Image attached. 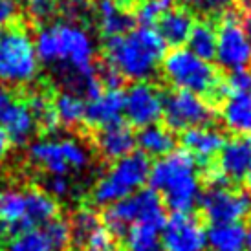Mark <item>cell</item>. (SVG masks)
<instances>
[{
	"instance_id": "cell-1",
	"label": "cell",
	"mask_w": 251,
	"mask_h": 251,
	"mask_svg": "<svg viewBox=\"0 0 251 251\" xmlns=\"http://www.w3.org/2000/svg\"><path fill=\"white\" fill-rule=\"evenodd\" d=\"M39 63L50 66L66 90L90 99L103 86L94 57L98 51L92 33L74 21L44 24L33 37Z\"/></svg>"
},
{
	"instance_id": "cell-2",
	"label": "cell",
	"mask_w": 251,
	"mask_h": 251,
	"mask_svg": "<svg viewBox=\"0 0 251 251\" xmlns=\"http://www.w3.org/2000/svg\"><path fill=\"white\" fill-rule=\"evenodd\" d=\"M167 44L151 26L130 28L118 37H110L103 55L108 72L132 83L149 81L160 70Z\"/></svg>"
},
{
	"instance_id": "cell-3",
	"label": "cell",
	"mask_w": 251,
	"mask_h": 251,
	"mask_svg": "<svg viewBox=\"0 0 251 251\" xmlns=\"http://www.w3.org/2000/svg\"><path fill=\"white\" fill-rule=\"evenodd\" d=\"M149 183L175 213H189L202 198L198 165L185 151H173L151 165Z\"/></svg>"
},
{
	"instance_id": "cell-4",
	"label": "cell",
	"mask_w": 251,
	"mask_h": 251,
	"mask_svg": "<svg viewBox=\"0 0 251 251\" xmlns=\"http://www.w3.org/2000/svg\"><path fill=\"white\" fill-rule=\"evenodd\" d=\"M41 63L35 42L21 24L0 28V84L6 88H24L37 81Z\"/></svg>"
},
{
	"instance_id": "cell-5",
	"label": "cell",
	"mask_w": 251,
	"mask_h": 251,
	"mask_svg": "<svg viewBox=\"0 0 251 251\" xmlns=\"http://www.w3.org/2000/svg\"><path fill=\"white\" fill-rule=\"evenodd\" d=\"M163 77L175 90L191 92L196 96L222 94L220 75L211 61L195 55L187 48H175L161 61Z\"/></svg>"
},
{
	"instance_id": "cell-6",
	"label": "cell",
	"mask_w": 251,
	"mask_h": 251,
	"mask_svg": "<svg viewBox=\"0 0 251 251\" xmlns=\"http://www.w3.org/2000/svg\"><path fill=\"white\" fill-rule=\"evenodd\" d=\"M149 173H151V161L145 154L130 152L125 158H119L98 180L92 191L94 202L108 207L112 203L134 195L149 181Z\"/></svg>"
},
{
	"instance_id": "cell-7",
	"label": "cell",
	"mask_w": 251,
	"mask_h": 251,
	"mask_svg": "<svg viewBox=\"0 0 251 251\" xmlns=\"http://www.w3.org/2000/svg\"><path fill=\"white\" fill-rule=\"evenodd\" d=\"M28 158L51 176H66L90 165L88 147L77 138H42L28 149Z\"/></svg>"
},
{
	"instance_id": "cell-8",
	"label": "cell",
	"mask_w": 251,
	"mask_h": 251,
	"mask_svg": "<svg viewBox=\"0 0 251 251\" xmlns=\"http://www.w3.org/2000/svg\"><path fill=\"white\" fill-rule=\"evenodd\" d=\"M105 224L106 229L118 237H123L128 227L140 224L163 227L165 224L163 202L152 189H140L134 195L108 205L105 213Z\"/></svg>"
},
{
	"instance_id": "cell-9",
	"label": "cell",
	"mask_w": 251,
	"mask_h": 251,
	"mask_svg": "<svg viewBox=\"0 0 251 251\" xmlns=\"http://www.w3.org/2000/svg\"><path fill=\"white\" fill-rule=\"evenodd\" d=\"M215 59L220 68L231 72H242L251 66V41L242 28V21L235 15H226L216 28Z\"/></svg>"
},
{
	"instance_id": "cell-10",
	"label": "cell",
	"mask_w": 251,
	"mask_h": 251,
	"mask_svg": "<svg viewBox=\"0 0 251 251\" xmlns=\"http://www.w3.org/2000/svg\"><path fill=\"white\" fill-rule=\"evenodd\" d=\"M171 130H189L195 126L209 125L213 119V106L191 92L175 90L163 96V116Z\"/></svg>"
},
{
	"instance_id": "cell-11",
	"label": "cell",
	"mask_w": 251,
	"mask_h": 251,
	"mask_svg": "<svg viewBox=\"0 0 251 251\" xmlns=\"http://www.w3.org/2000/svg\"><path fill=\"white\" fill-rule=\"evenodd\" d=\"M123 114L138 128L156 125L163 116V94L147 81L132 83L123 92Z\"/></svg>"
},
{
	"instance_id": "cell-12",
	"label": "cell",
	"mask_w": 251,
	"mask_h": 251,
	"mask_svg": "<svg viewBox=\"0 0 251 251\" xmlns=\"http://www.w3.org/2000/svg\"><path fill=\"white\" fill-rule=\"evenodd\" d=\"M203 216L211 224L242 222L251 215V198L246 193L231 191L229 187L209 189L200 198Z\"/></svg>"
},
{
	"instance_id": "cell-13",
	"label": "cell",
	"mask_w": 251,
	"mask_h": 251,
	"mask_svg": "<svg viewBox=\"0 0 251 251\" xmlns=\"http://www.w3.org/2000/svg\"><path fill=\"white\" fill-rule=\"evenodd\" d=\"M163 251H205V229L196 216L175 213L161 227Z\"/></svg>"
},
{
	"instance_id": "cell-14",
	"label": "cell",
	"mask_w": 251,
	"mask_h": 251,
	"mask_svg": "<svg viewBox=\"0 0 251 251\" xmlns=\"http://www.w3.org/2000/svg\"><path fill=\"white\" fill-rule=\"evenodd\" d=\"M123 116V90L119 86H106L86 101L84 121L90 126H103L119 123Z\"/></svg>"
},
{
	"instance_id": "cell-15",
	"label": "cell",
	"mask_w": 251,
	"mask_h": 251,
	"mask_svg": "<svg viewBox=\"0 0 251 251\" xmlns=\"http://www.w3.org/2000/svg\"><path fill=\"white\" fill-rule=\"evenodd\" d=\"M218 169L227 180H242L251 171V136H235L220 151Z\"/></svg>"
},
{
	"instance_id": "cell-16",
	"label": "cell",
	"mask_w": 251,
	"mask_h": 251,
	"mask_svg": "<svg viewBox=\"0 0 251 251\" xmlns=\"http://www.w3.org/2000/svg\"><path fill=\"white\" fill-rule=\"evenodd\" d=\"M96 147L106 160H119L134 152L136 147V134L125 123H114V125L99 128L96 136Z\"/></svg>"
},
{
	"instance_id": "cell-17",
	"label": "cell",
	"mask_w": 251,
	"mask_h": 251,
	"mask_svg": "<svg viewBox=\"0 0 251 251\" xmlns=\"http://www.w3.org/2000/svg\"><path fill=\"white\" fill-rule=\"evenodd\" d=\"M0 229L11 237L29 229L26 193L19 189H6L0 193Z\"/></svg>"
},
{
	"instance_id": "cell-18",
	"label": "cell",
	"mask_w": 251,
	"mask_h": 251,
	"mask_svg": "<svg viewBox=\"0 0 251 251\" xmlns=\"http://www.w3.org/2000/svg\"><path fill=\"white\" fill-rule=\"evenodd\" d=\"M181 143L185 147V152L191 154L195 160L209 161L213 156H216L222 151L226 140L218 128L203 125L185 130Z\"/></svg>"
},
{
	"instance_id": "cell-19",
	"label": "cell",
	"mask_w": 251,
	"mask_h": 251,
	"mask_svg": "<svg viewBox=\"0 0 251 251\" xmlns=\"http://www.w3.org/2000/svg\"><path fill=\"white\" fill-rule=\"evenodd\" d=\"M220 116L227 130L237 136H251V90L226 94Z\"/></svg>"
},
{
	"instance_id": "cell-20",
	"label": "cell",
	"mask_w": 251,
	"mask_h": 251,
	"mask_svg": "<svg viewBox=\"0 0 251 251\" xmlns=\"http://www.w3.org/2000/svg\"><path fill=\"white\" fill-rule=\"evenodd\" d=\"M0 126L7 134L9 141H13L17 145H22L35 134L37 123L31 110H29L28 103H22V101L15 99L11 106L0 118Z\"/></svg>"
},
{
	"instance_id": "cell-21",
	"label": "cell",
	"mask_w": 251,
	"mask_h": 251,
	"mask_svg": "<svg viewBox=\"0 0 251 251\" xmlns=\"http://www.w3.org/2000/svg\"><path fill=\"white\" fill-rule=\"evenodd\" d=\"M96 22H98L99 31L110 39L125 33L132 28V15L126 11L125 7L118 4L116 0H96Z\"/></svg>"
},
{
	"instance_id": "cell-22",
	"label": "cell",
	"mask_w": 251,
	"mask_h": 251,
	"mask_svg": "<svg viewBox=\"0 0 251 251\" xmlns=\"http://www.w3.org/2000/svg\"><path fill=\"white\" fill-rule=\"evenodd\" d=\"M195 26L193 13H189L183 7H171L167 13L158 21V33L165 44L180 48L189 39V33Z\"/></svg>"
},
{
	"instance_id": "cell-23",
	"label": "cell",
	"mask_w": 251,
	"mask_h": 251,
	"mask_svg": "<svg viewBox=\"0 0 251 251\" xmlns=\"http://www.w3.org/2000/svg\"><path fill=\"white\" fill-rule=\"evenodd\" d=\"M205 244L209 251H246V227L240 222L211 224Z\"/></svg>"
},
{
	"instance_id": "cell-24",
	"label": "cell",
	"mask_w": 251,
	"mask_h": 251,
	"mask_svg": "<svg viewBox=\"0 0 251 251\" xmlns=\"http://www.w3.org/2000/svg\"><path fill=\"white\" fill-rule=\"evenodd\" d=\"M136 145L141 149V154L161 158L175 151L176 138L167 126L151 125L140 130V134L136 136Z\"/></svg>"
},
{
	"instance_id": "cell-25",
	"label": "cell",
	"mask_w": 251,
	"mask_h": 251,
	"mask_svg": "<svg viewBox=\"0 0 251 251\" xmlns=\"http://www.w3.org/2000/svg\"><path fill=\"white\" fill-rule=\"evenodd\" d=\"M84 110H86V103L75 92L63 90L53 99V112H55L57 123L66 128L81 125L84 121Z\"/></svg>"
},
{
	"instance_id": "cell-26",
	"label": "cell",
	"mask_w": 251,
	"mask_h": 251,
	"mask_svg": "<svg viewBox=\"0 0 251 251\" xmlns=\"http://www.w3.org/2000/svg\"><path fill=\"white\" fill-rule=\"evenodd\" d=\"M26 203H28V227H39L57 218V202L46 191L29 189L26 191Z\"/></svg>"
},
{
	"instance_id": "cell-27",
	"label": "cell",
	"mask_w": 251,
	"mask_h": 251,
	"mask_svg": "<svg viewBox=\"0 0 251 251\" xmlns=\"http://www.w3.org/2000/svg\"><path fill=\"white\" fill-rule=\"evenodd\" d=\"M161 227L149 226V224H140L132 226L125 231L123 242H125L126 251H163L161 248Z\"/></svg>"
},
{
	"instance_id": "cell-28",
	"label": "cell",
	"mask_w": 251,
	"mask_h": 251,
	"mask_svg": "<svg viewBox=\"0 0 251 251\" xmlns=\"http://www.w3.org/2000/svg\"><path fill=\"white\" fill-rule=\"evenodd\" d=\"M187 50H191L195 55L202 57L205 61L215 59V50H216V28L213 22L209 21H200L195 22V26L191 29L187 39Z\"/></svg>"
},
{
	"instance_id": "cell-29",
	"label": "cell",
	"mask_w": 251,
	"mask_h": 251,
	"mask_svg": "<svg viewBox=\"0 0 251 251\" xmlns=\"http://www.w3.org/2000/svg\"><path fill=\"white\" fill-rule=\"evenodd\" d=\"M6 251H59L53 240L50 237L48 229L33 227V229L22 231L19 235H13L6 246Z\"/></svg>"
},
{
	"instance_id": "cell-30",
	"label": "cell",
	"mask_w": 251,
	"mask_h": 251,
	"mask_svg": "<svg viewBox=\"0 0 251 251\" xmlns=\"http://www.w3.org/2000/svg\"><path fill=\"white\" fill-rule=\"evenodd\" d=\"M99 227H101L99 216L92 209H88V207L79 209L75 215L72 216V224H70L72 237L75 238L77 242H81V244H88V240L92 238V235H94Z\"/></svg>"
},
{
	"instance_id": "cell-31",
	"label": "cell",
	"mask_w": 251,
	"mask_h": 251,
	"mask_svg": "<svg viewBox=\"0 0 251 251\" xmlns=\"http://www.w3.org/2000/svg\"><path fill=\"white\" fill-rule=\"evenodd\" d=\"M28 106L33 118H35V123L41 125L44 130H55L59 123H57L55 112H53V101H50V98L42 92H37L33 94L28 101Z\"/></svg>"
},
{
	"instance_id": "cell-32",
	"label": "cell",
	"mask_w": 251,
	"mask_h": 251,
	"mask_svg": "<svg viewBox=\"0 0 251 251\" xmlns=\"http://www.w3.org/2000/svg\"><path fill=\"white\" fill-rule=\"evenodd\" d=\"M173 7V0H141L136 13L143 26H151L158 22Z\"/></svg>"
},
{
	"instance_id": "cell-33",
	"label": "cell",
	"mask_w": 251,
	"mask_h": 251,
	"mask_svg": "<svg viewBox=\"0 0 251 251\" xmlns=\"http://www.w3.org/2000/svg\"><path fill=\"white\" fill-rule=\"evenodd\" d=\"M46 193L53 200L55 198H68L74 193V187H72V181L68 180V176H50L46 181Z\"/></svg>"
},
{
	"instance_id": "cell-34",
	"label": "cell",
	"mask_w": 251,
	"mask_h": 251,
	"mask_svg": "<svg viewBox=\"0 0 251 251\" xmlns=\"http://www.w3.org/2000/svg\"><path fill=\"white\" fill-rule=\"evenodd\" d=\"M251 90V74L248 70L231 72L227 81L224 83L226 94H235V92H250Z\"/></svg>"
},
{
	"instance_id": "cell-35",
	"label": "cell",
	"mask_w": 251,
	"mask_h": 251,
	"mask_svg": "<svg viewBox=\"0 0 251 251\" xmlns=\"http://www.w3.org/2000/svg\"><path fill=\"white\" fill-rule=\"evenodd\" d=\"M24 4H26V9H28V13L33 17V19H48L51 17V13L55 11V4H53V0H24Z\"/></svg>"
},
{
	"instance_id": "cell-36",
	"label": "cell",
	"mask_w": 251,
	"mask_h": 251,
	"mask_svg": "<svg viewBox=\"0 0 251 251\" xmlns=\"http://www.w3.org/2000/svg\"><path fill=\"white\" fill-rule=\"evenodd\" d=\"M195 4L202 13L222 15L235 6V0H195Z\"/></svg>"
},
{
	"instance_id": "cell-37",
	"label": "cell",
	"mask_w": 251,
	"mask_h": 251,
	"mask_svg": "<svg viewBox=\"0 0 251 251\" xmlns=\"http://www.w3.org/2000/svg\"><path fill=\"white\" fill-rule=\"evenodd\" d=\"M17 11H19V6L15 0H0V28L11 24Z\"/></svg>"
},
{
	"instance_id": "cell-38",
	"label": "cell",
	"mask_w": 251,
	"mask_h": 251,
	"mask_svg": "<svg viewBox=\"0 0 251 251\" xmlns=\"http://www.w3.org/2000/svg\"><path fill=\"white\" fill-rule=\"evenodd\" d=\"M207 181L211 183V189H216V187H227V183H229V180L226 178V175H224L220 169H211L209 173H207Z\"/></svg>"
},
{
	"instance_id": "cell-39",
	"label": "cell",
	"mask_w": 251,
	"mask_h": 251,
	"mask_svg": "<svg viewBox=\"0 0 251 251\" xmlns=\"http://www.w3.org/2000/svg\"><path fill=\"white\" fill-rule=\"evenodd\" d=\"M13 101H15V98H13V94H11V90L0 84V118L4 116V112L11 106Z\"/></svg>"
},
{
	"instance_id": "cell-40",
	"label": "cell",
	"mask_w": 251,
	"mask_h": 251,
	"mask_svg": "<svg viewBox=\"0 0 251 251\" xmlns=\"http://www.w3.org/2000/svg\"><path fill=\"white\" fill-rule=\"evenodd\" d=\"M9 147H11V141H9V138H7V134L4 132V128L0 126V161L7 156Z\"/></svg>"
},
{
	"instance_id": "cell-41",
	"label": "cell",
	"mask_w": 251,
	"mask_h": 251,
	"mask_svg": "<svg viewBox=\"0 0 251 251\" xmlns=\"http://www.w3.org/2000/svg\"><path fill=\"white\" fill-rule=\"evenodd\" d=\"M242 28H244L246 31V35L250 37V41H251V13L246 17L244 21H242Z\"/></svg>"
},
{
	"instance_id": "cell-42",
	"label": "cell",
	"mask_w": 251,
	"mask_h": 251,
	"mask_svg": "<svg viewBox=\"0 0 251 251\" xmlns=\"http://www.w3.org/2000/svg\"><path fill=\"white\" fill-rule=\"evenodd\" d=\"M246 251H251V226L246 229Z\"/></svg>"
},
{
	"instance_id": "cell-43",
	"label": "cell",
	"mask_w": 251,
	"mask_h": 251,
	"mask_svg": "<svg viewBox=\"0 0 251 251\" xmlns=\"http://www.w3.org/2000/svg\"><path fill=\"white\" fill-rule=\"evenodd\" d=\"M83 251H112V248H106V250H99V248H88V246H86V250H83Z\"/></svg>"
},
{
	"instance_id": "cell-44",
	"label": "cell",
	"mask_w": 251,
	"mask_h": 251,
	"mask_svg": "<svg viewBox=\"0 0 251 251\" xmlns=\"http://www.w3.org/2000/svg\"><path fill=\"white\" fill-rule=\"evenodd\" d=\"M116 2H118V4H121V6L125 7V6H128V4L132 2V0H116Z\"/></svg>"
},
{
	"instance_id": "cell-45",
	"label": "cell",
	"mask_w": 251,
	"mask_h": 251,
	"mask_svg": "<svg viewBox=\"0 0 251 251\" xmlns=\"http://www.w3.org/2000/svg\"><path fill=\"white\" fill-rule=\"evenodd\" d=\"M246 181H248V189L251 191V171L248 173V176H246Z\"/></svg>"
},
{
	"instance_id": "cell-46",
	"label": "cell",
	"mask_w": 251,
	"mask_h": 251,
	"mask_svg": "<svg viewBox=\"0 0 251 251\" xmlns=\"http://www.w3.org/2000/svg\"><path fill=\"white\" fill-rule=\"evenodd\" d=\"M246 4H248V7H250V11H251V0H246Z\"/></svg>"
},
{
	"instance_id": "cell-47",
	"label": "cell",
	"mask_w": 251,
	"mask_h": 251,
	"mask_svg": "<svg viewBox=\"0 0 251 251\" xmlns=\"http://www.w3.org/2000/svg\"><path fill=\"white\" fill-rule=\"evenodd\" d=\"M180 2H191V0H180Z\"/></svg>"
},
{
	"instance_id": "cell-48",
	"label": "cell",
	"mask_w": 251,
	"mask_h": 251,
	"mask_svg": "<svg viewBox=\"0 0 251 251\" xmlns=\"http://www.w3.org/2000/svg\"><path fill=\"white\" fill-rule=\"evenodd\" d=\"M244 2H246V0H244Z\"/></svg>"
}]
</instances>
